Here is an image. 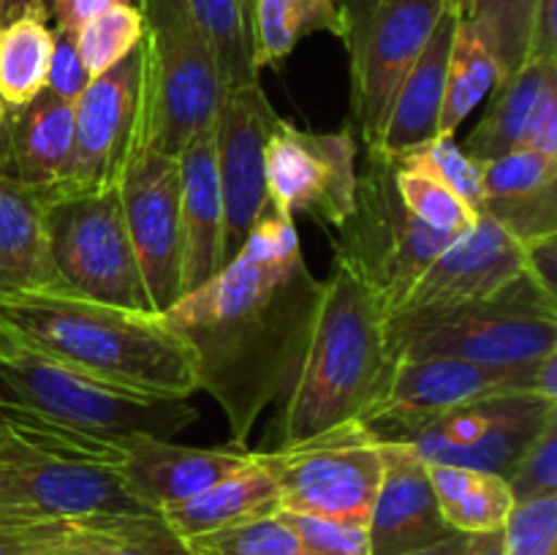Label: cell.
Listing matches in <instances>:
<instances>
[{
    "mask_svg": "<svg viewBox=\"0 0 557 555\" xmlns=\"http://www.w3.org/2000/svg\"><path fill=\"white\" fill-rule=\"evenodd\" d=\"M504 82L498 58L490 49L487 38L466 16L457 22L451 38L449 69H446V90L441 103L438 136H455L462 120Z\"/></svg>",
    "mask_w": 557,
    "mask_h": 555,
    "instance_id": "obj_31",
    "label": "cell"
},
{
    "mask_svg": "<svg viewBox=\"0 0 557 555\" xmlns=\"http://www.w3.org/2000/svg\"><path fill=\"white\" fill-rule=\"evenodd\" d=\"M120 444L123 462L117 466V473L128 493L150 511H161L205 493L212 484L248 466L253 457V452L232 444L201 449L145 433L120 435Z\"/></svg>",
    "mask_w": 557,
    "mask_h": 555,
    "instance_id": "obj_19",
    "label": "cell"
},
{
    "mask_svg": "<svg viewBox=\"0 0 557 555\" xmlns=\"http://www.w3.org/2000/svg\"><path fill=\"white\" fill-rule=\"evenodd\" d=\"M60 550L79 555H196L158 511L58 520Z\"/></svg>",
    "mask_w": 557,
    "mask_h": 555,
    "instance_id": "obj_28",
    "label": "cell"
},
{
    "mask_svg": "<svg viewBox=\"0 0 557 555\" xmlns=\"http://www.w3.org/2000/svg\"><path fill=\"white\" fill-rule=\"evenodd\" d=\"M397 166H413L433 174L444 185H449L471 210L482 212L484 190H482V161L468 156L455 136H433L422 145L411 147L406 152L389 156Z\"/></svg>",
    "mask_w": 557,
    "mask_h": 555,
    "instance_id": "obj_36",
    "label": "cell"
},
{
    "mask_svg": "<svg viewBox=\"0 0 557 555\" xmlns=\"http://www.w3.org/2000/svg\"><path fill=\"white\" fill-rule=\"evenodd\" d=\"M321 294L294 218L267 201L239 254L158 313L194 354L199 392L221 406L232 446L248 449L256 419L297 381Z\"/></svg>",
    "mask_w": 557,
    "mask_h": 555,
    "instance_id": "obj_1",
    "label": "cell"
},
{
    "mask_svg": "<svg viewBox=\"0 0 557 555\" xmlns=\"http://www.w3.org/2000/svg\"><path fill=\"white\" fill-rule=\"evenodd\" d=\"M460 16L462 14L457 5L446 3L438 25L430 33L428 44L419 52V58L413 60L408 74L403 76L400 87H397L395 98H392L375 150L386 152V156H397V152H406L438 136L451 38H455Z\"/></svg>",
    "mask_w": 557,
    "mask_h": 555,
    "instance_id": "obj_23",
    "label": "cell"
},
{
    "mask_svg": "<svg viewBox=\"0 0 557 555\" xmlns=\"http://www.w3.org/2000/svg\"><path fill=\"white\" fill-rule=\"evenodd\" d=\"M215 58L221 90L259 82L250 58L248 0H188Z\"/></svg>",
    "mask_w": 557,
    "mask_h": 555,
    "instance_id": "obj_32",
    "label": "cell"
},
{
    "mask_svg": "<svg viewBox=\"0 0 557 555\" xmlns=\"http://www.w3.org/2000/svg\"><path fill=\"white\" fill-rule=\"evenodd\" d=\"M145 511L117 468L0 452V526Z\"/></svg>",
    "mask_w": 557,
    "mask_h": 555,
    "instance_id": "obj_15",
    "label": "cell"
},
{
    "mask_svg": "<svg viewBox=\"0 0 557 555\" xmlns=\"http://www.w3.org/2000/svg\"><path fill=\"white\" fill-rule=\"evenodd\" d=\"M180 226H183V272L180 297L210 281L221 270L223 205L218 185L212 128L196 134L177 152Z\"/></svg>",
    "mask_w": 557,
    "mask_h": 555,
    "instance_id": "obj_22",
    "label": "cell"
},
{
    "mask_svg": "<svg viewBox=\"0 0 557 555\" xmlns=\"http://www.w3.org/2000/svg\"><path fill=\"white\" fill-rule=\"evenodd\" d=\"M141 14V76L136 147L177 156L212 128L221 82L215 58L188 0H134Z\"/></svg>",
    "mask_w": 557,
    "mask_h": 555,
    "instance_id": "obj_5",
    "label": "cell"
},
{
    "mask_svg": "<svg viewBox=\"0 0 557 555\" xmlns=\"http://www.w3.org/2000/svg\"><path fill=\"white\" fill-rule=\"evenodd\" d=\"M504 555H557V495L515 504L504 522Z\"/></svg>",
    "mask_w": 557,
    "mask_h": 555,
    "instance_id": "obj_38",
    "label": "cell"
},
{
    "mask_svg": "<svg viewBox=\"0 0 557 555\" xmlns=\"http://www.w3.org/2000/svg\"><path fill=\"white\" fill-rule=\"evenodd\" d=\"M54 47L52 60H49L47 74V90L52 96L63 98V101L76 103L85 87L90 85V74H87L85 63H82L79 52H76V38L71 33L52 27Z\"/></svg>",
    "mask_w": 557,
    "mask_h": 555,
    "instance_id": "obj_41",
    "label": "cell"
},
{
    "mask_svg": "<svg viewBox=\"0 0 557 555\" xmlns=\"http://www.w3.org/2000/svg\"><path fill=\"white\" fill-rule=\"evenodd\" d=\"M117 3H125V0H47V9L54 27H60V30L71 33L76 38V33L87 22L96 20L98 14H103V11Z\"/></svg>",
    "mask_w": 557,
    "mask_h": 555,
    "instance_id": "obj_44",
    "label": "cell"
},
{
    "mask_svg": "<svg viewBox=\"0 0 557 555\" xmlns=\"http://www.w3.org/2000/svg\"><path fill=\"white\" fill-rule=\"evenodd\" d=\"M41 555H79V553H71V550H52V553H41Z\"/></svg>",
    "mask_w": 557,
    "mask_h": 555,
    "instance_id": "obj_49",
    "label": "cell"
},
{
    "mask_svg": "<svg viewBox=\"0 0 557 555\" xmlns=\"http://www.w3.org/2000/svg\"><path fill=\"white\" fill-rule=\"evenodd\" d=\"M0 20H3V0H0ZM3 118H5V112L0 109V125H3Z\"/></svg>",
    "mask_w": 557,
    "mask_h": 555,
    "instance_id": "obj_50",
    "label": "cell"
},
{
    "mask_svg": "<svg viewBox=\"0 0 557 555\" xmlns=\"http://www.w3.org/2000/svg\"><path fill=\"white\" fill-rule=\"evenodd\" d=\"M310 555H370L368 526L281 511Z\"/></svg>",
    "mask_w": 557,
    "mask_h": 555,
    "instance_id": "obj_40",
    "label": "cell"
},
{
    "mask_svg": "<svg viewBox=\"0 0 557 555\" xmlns=\"http://www.w3.org/2000/svg\"><path fill=\"white\" fill-rule=\"evenodd\" d=\"M555 417L557 403L542 395L504 392L438 414L408 446L428 466L476 468L506 479L522 452Z\"/></svg>",
    "mask_w": 557,
    "mask_h": 555,
    "instance_id": "obj_13",
    "label": "cell"
},
{
    "mask_svg": "<svg viewBox=\"0 0 557 555\" xmlns=\"http://www.w3.org/2000/svg\"><path fill=\"white\" fill-rule=\"evenodd\" d=\"M520 147L557 158V90H549L533 112Z\"/></svg>",
    "mask_w": 557,
    "mask_h": 555,
    "instance_id": "obj_43",
    "label": "cell"
},
{
    "mask_svg": "<svg viewBox=\"0 0 557 555\" xmlns=\"http://www.w3.org/2000/svg\"><path fill=\"white\" fill-rule=\"evenodd\" d=\"M506 482L515 495V504L557 495V417L549 419L542 433L522 452Z\"/></svg>",
    "mask_w": 557,
    "mask_h": 555,
    "instance_id": "obj_39",
    "label": "cell"
},
{
    "mask_svg": "<svg viewBox=\"0 0 557 555\" xmlns=\"http://www.w3.org/2000/svg\"><path fill=\"white\" fill-rule=\"evenodd\" d=\"M536 0H471L466 20L482 30L506 76L531 58V30Z\"/></svg>",
    "mask_w": 557,
    "mask_h": 555,
    "instance_id": "obj_33",
    "label": "cell"
},
{
    "mask_svg": "<svg viewBox=\"0 0 557 555\" xmlns=\"http://www.w3.org/2000/svg\"><path fill=\"white\" fill-rule=\"evenodd\" d=\"M549 90H557V58H528L490 92L493 101L462 150L482 163L517 150L533 112Z\"/></svg>",
    "mask_w": 557,
    "mask_h": 555,
    "instance_id": "obj_27",
    "label": "cell"
},
{
    "mask_svg": "<svg viewBox=\"0 0 557 555\" xmlns=\"http://www.w3.org/2000/svg\"><path fill=\"white\" fill-rule=\"evenodd\" d=\"M0 319L109 384L177 400L199 392L194 354L158 313L114 308L65 286H0Z\"/></svg>",
    "mask_w": 557,
    "mask_h": 555,
    "instance_id": "obj_2",
    "label": "cell"
},
{
    "mask_svg": "<svg viewBox=\"0 0 557 555\" xmlns=\"http://www.w3.org/2000/svg\"><path fill=\"white\" fill-rule=\"evenodd\" d=\"M253 69L281 65L302 38L332 33L341 38V16L332 0H248Z\"/></svg>",
    "mask_w": 557,
    "mask_h": 555,
    "instance_id": "obj_29",
    "label": "cell"
},
{
    "mask_svg": "<svg viewBox=\"0 0 557 555\" xmlns=\"http://www.w3.org/2000/svg\"><path fill=\"white\" fill-rule=\"evenodd\" d=\"M54 33L47 0H3L0 20V109L27 107L47 90Z\"/></svg>",
    "mask_w": 557,
    "mask_h": 555,
    "instance_id": "obj_26",
    "label": "cell"
},
{
    "mask_svg": "<svg viewBox=\"0 0 557 555\" xmlns=\"http://www.w3.org/2000/svg\"><path fill=\"white\" fill-rule=\"evenodd\" d=\"M482 212L522 245L557 237V158L517 147L482 163Z\"/></svg>",
    "mask_w": 557,
    "mask_h": 555,
    "instance_id": "obj_21",
    "label": "cell"
},
{
    "mask_svg": "<svg viewBox=\"0 0 557 555\" xmlns=\"http://www.w3.org/2000/svg\"><path fill=\"white\" fill-rule=\"evenodd\" d=\"M120 205L152 313L180 299L183 226H180L177 156L136 147L120 177Z\"/></svg>",
    "mask_w": 557,
    "mask_h": 555,
    "instance_id": "obj_14",
    "label": "cell"
},
{
    "mask_svg": "<svg viewBox=\"0 0 557 555\" xmlns=\"http://www.w3.org/2000/svg\"><path fill=\"white\" fill-rule=\"evenodd\" d=\"M253 455L275 482L281 511L368 526L384 457L379 441L359 422Z\"/></svg>",
    "mask_w": 557,
    "mask_h": 555,
    "instance_id": "obj_9",
    "label": "cell"
},
{
    "mask_svg": "<svg viewBox=\"0 0 557 555\" xmlns=\"http://www.w3.org/2000/svg\"><path fill=\"white\" fill-rule=\"evenodd\" d=\"M400 359L451 357L479 365H531L557 354V292L522 272L506 292L441 313L386 316Z\"/></svg>",
    "mask_w": 557,
    "mask_h": 555,
    "instance_id": "obj_6",
    "label": "cell"
},
{
    "mask_svg": "<svg viewBox=\"0 0 557 555\" xmlns=\"http://www.w3.org/2000/svg\"><path fill=\"white\" fill-rule=\"evenodd\" d=\"M384 477L368 517L370 555H406L446 539L430 468L408 444H381Z\"/></svg>",
    "mask_w": 557,
    "mask_h": 555,
    "instance_id": "obj_20",
    "label": "cell"
},
{
    "mask_svg": "<svg viewBox=\"0 0 557 555\" xmlns=\"http://www.w3.org/2000/svg\"><path fill=\"white\" fill-rule=\"evenodd\" d=\"M395 188L408 212L428 223L430 229H438V232L460 234L468 226H473L479 218V212L471 210L449 185H444L422 169L397 166L395 163Z\"/></svg>",
    "mask_w": 557,
    "mask_h": 555,
    "instance_id": "obj_35",
    "label": "cell"
},
{
    "mask_svg": "<svg viewBox=\"0 0 557 555\" xmlns=\"http://www.w3.org/2000/svg\"><path fill=\"white\" fill-rule=\"evenodd\" d=\"M196 555H310L302 539L277 515L188 539Z\"/></svg>",
    "mask_w": 557,
    "mask_h": 555,
    "instance_id": "obj_37",
    "label": "cell"
},
{
    "mask_svg": "<svg viewBox=\"0 0 557 555\" xmlns=\"http://www.w3.org/2000/svg\"><path fill=\"white\" fill-rule=\"evenodd\" d=\"M466 555H504V528L487 533H471Z\"/></svg>",
    "mask_w": 557,
    "mask_h": 555,
    "instance_id": "obj_46",
    "label": "cell"
},
{
    "mask_svg": "<svg viewBox=\"0 0 557 555\" xmlns=\"http://www.w3.org/2000/svg\"><path fill=\"white\" fill-rule=\"evenodd\" d=\"M0 397L101 435L172 439L199 419L190 400L145 395L71 368L5 319H0Z\"/></svg>",
    "mask_w": 557,
    "mask_h": 555,
    "instance_id": "obj_4",
    "label": "cell"
},
{
    "mask_svg": "<svg viewBox=\"0 0 557 555\" xmlns=\"http://www.w3.org/2000/svg\"><path fill=\"white\" fill-rule=\"evenodd\" d=\"M397 357L386 337V310L343 264L332 261L321 308L297 381L272 424L275 446L302 444L362 422L389 392Z\"/></svg>",
    "mask_w": 557,
    "mask_h": 555,
    "instance_id": "obj_3",
    "label": "cell"
},
{
    "mask_svg": "<svg viewBox=\"0 0 557 555\" xmlns=\"http://www.w3.org/2000/svg\"><path fill=\"white\" fill-rule=\"evenodd\" d=\"M528 270V250L500 223L479 212L413 281L389 316L441 313L498 297Z\"/></svg>",
    "mask_w": 557,
    "mask_h": 555,
    "instance_id": "obj_18",
    "label": "cell"
},
{
    "mask_svg": "<svg viewBox=\"0 0 557 555\" xmlns=\"http://www.w3.org/2000/svg\"><path fill=\"white\" fill-rule=\"evenodd\" d=\"M449 3L457 5L462 16H468V11H471V0H449Z\"/></svg>",
    "mask_w": 557,
    "mask_h": 555,
    "instance_id": "obj_48",
    "label": "cell"
},
{
    "mask_svg": "<svg viewBox=\"0 0 557 555\" xmlns=\"http://www.w3.org/2000/svg\"><path fill=\"white\" fill-rule=\"evenodd\" d=\"M357 152L351 125L315 134L277 114L264 141L267 196L292 218L305 212L324 226L341 229L354 210Z\"/></svg>",
    "mask_w": 557,
    "mask_h": 555,
    "instance_id": "obj_12",
    "label": "cell"
},
{
    "mask_svg": "<svg viewBox=\"0 0 557 555\" xmlns=\"http://www.w3.org/2000/svg\"><path fill=\"white\" fill-rule=\"evenodd\" d=\"M139 47L90 79L74 103V152L65 177L52 188H41L44 199L117 188L134 150L139 114Z\"/></svg>",
    "mask_w": 557,
    "mask_h": 555,
    "instance_id": "obj_17",
    "label": "cell"
},
{
    "mask_svg": "<svg viewBox=\"0 0 557 555\" xmlns=\"http://www.w3.org/2000/svg\"><path fill=\"white\" fill-rule=\"evenodd\" d=\"M531 58H557V0H536Z\"/></svg>",
    "mask_w": 557,
    "mask_h": 555,
    "instance_id": "obj_45",
    "label": "cell"
},
{
    "mask_svg": "<svg viewBox=\"0 0 557 555\" xmlns=\"http://www.w3.org/2000/svg\"><path fill=\"white\" fill-rule=\"evenodd\" d=\"M504 392H533L557 403V354L531 365L400 359L386 397L359 424L379 444H408L438 414Z\"/></svg>",
    "mask_w": 557,
    "mask_h": 555,
    "instance_id": "obj_10",
    "label": "cell"
},
{
    "mask_svg": "<svg viewBox=\"0 0 557 555\" xmlns=\"http://www.w3.org/2000/svg\"><path fill=\"white\" fill-rule=\"evenodd\" d=\"M5 166L30 188H52L65 177L74 152V103L44 90L27 107L9 112L0 125Z\"/></svg>",
    "mask_w": 557,
    "mask_h": 555,
    "instance_id": "obj_24",
    "label": "cell"
},
{
    "mask_svg": "<svg viewBox=\"0 0 557 555\" xmlns=\"http://www.w3.org/2000/svg\"><path fill=\"white\" fill-rule=\"evenodd\" d=\"M47 239L65 288L114 308L152 313L117 188L47 199Z\"/></svg>",
    "mask_w": 557,
    "mask_h": 555,
    "instance_id": "obj_11",
    "label": "cell"
},
{
    "mask_svg": "<svg viewBox=\"0 0 557 555\" xmlns=\"http://www.w3.org/2000/svg\"><path fill=\"white\" fill-rule=\"evenodd\" d=\"M408 212L395 188V163L386 152L364 147L357 169L354 210L332 237L341 259L384 305L386 316L400 305L424 267L455 239Z\"/></svg>",
    "mask_w": 557,
    "mask_h": 555,
    "instance_id": "obj_7",
    "label": "cell"
},
{
    "mask_svg": "<svg viewBox=\"0 0 557 555\" xmlns=\"http://www.w3.org/2000/svg\"><path fill=\"white\" fill-rule=\"evenodd\" d=\"M446 526L457 533H487L504 528L515 509L509 482L498 473L462 466H428Z\"/></svg>",
    "mask_w": 557,
    "mask_h": 555,
    "instance_id": "obj_30",
    "label": "cell"
},
{
    "mask_svg": "<svg viewBox=\"0 0 557 555\" xmlns=\"http://www.w3.org/2000/svg\"><path fill=\"white\" fill-rule=\"evenodd\" d=\"M141 33L145 27H141V14L134 0L112 5L96 20L87 22L76 33V52H79L90 79L128 58L141 44Z\"/></svg>",
    "mask_w": 557,
    "mask_h": 555,
    "instance_id": "obj_34",
    "label": "cell"
},
{
    "mask_svg": "<svg viewBox=\"0 0 557 555\" xmlns=\"http://www.w3.org/2000/svg\"><path fill=\"white\" fill-rule=\"evenodd\" d=\"M277 511H281V501H277L275 482L253 455L248 466L234 471L232 477L221 479L194 498L166 506L158 515L172 528V533L188 542V539L243 526V522L277 515Z\"/></svg>",
    "mask_w": 557,
    "mask_h": 555,
    "instance_id": "obj_25",
    "label": "cell"
},
{
    "mask_svg": "<svg viewBox=\"0 0 557 555\" xmlns=\"http://www.w3.org/2000/svg\"><path fill=\"white\" fill-rule=\"evenodd\" d=\"M275 118L277 112L267 101L259 82L221 90L218 98L212 139L223 205L221 270L239 254L270 201L264 180V141Z\"/></svg>",
    "mask_w": 557,
    "mask_h": 555,
    "instance_id": "obj_16",
    "label": "cell"
},
{
    "mask_svg": "<svg viewBox=\"0 0 557 555\" xmlns=\"http://www.w3.org/2000/svg\"><path fill=\"white\" fill-rule=\"evenodd\" d=\"M351 76V128L379 145L403 76L419 58L449 0H332Z\"/></svg>",
    "mask_w": 557,
    "mask_h": 555,
    "instance_id": "obj_8",
    "label": "cell"
},
{
    "mask_svg": "<svg viewBox=\"0 0 557 555\" xmlns=\"http://www.w3.org/2000/svg\"><path fill=\"white\" fill-rule=\"evenodd\" d=\"M468 539H471V533L455 531V533H449L446 539H441V542L430 544V547L413 550V553H406V555H466Z\"/></svg>",
    "mask_w": 557,
    "mask_h": 555,
    "instance_id": "obj_47",
    "label": "cell"
},
{
    "mask_svg": "<svg viewBox=\"0 0 557 555\" xmlns=\"http://www.w3.org/2000/svg\"><path fill=\"white\" fill-rule=\"evenodd\" d=\"M60 550L58 522L0 526V555H41Z\"/></svg>",
    "mask_w": 557,
    "mask_h": 555,
    "instance_id": "obj_42",
    "label": "cell"
}]
</instances>
